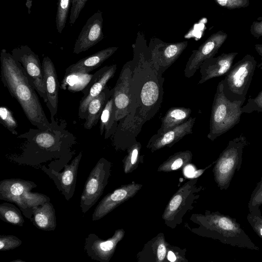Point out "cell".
Wrapping results in <instances>:
<instances>
[{"instance_id":"1","label":"cell","mask_w":262,"mask_h":262,"mask_svg":"<svg viewBox=\"0 0 262 262\" xmlns=\"http://www.w3.org/2000/svg\"><path fill=\"white\" fill-rule=\"evenodd\" d=\"M132 93L134 111L119 122L112 136L116 150H127L137 141L136 137L144 123L159 111L163 102L164 78L154 66L148 47L144 40L137 39L133 45Z\"/></svg>"},{"instance_id":"2","label":"cell","mask_w":262,"mask_h":262,"mask_svg":"<svg viewBox=\"0 0 262 262\" xmlns=\"http://www.w3.org/2000/svg\"><path fill=\"white\" fill-rule=\"evenodd\" d=\"M52 126L46 129L30 128L19 135L18 138L25 139L20 155L12 158L20 164L39 165L53 159H60L71 152L76 143L74 135L67 129L64 120L60 123L51 121Z\"/></svg>"},{"instance_id":"3","label":"cell","mask_w":262,"mask_h":262,"mask_svg":"<svg viewBox=\"0 0 262 262\" xmlns=\"http://www.w3.org/2000/svg\"><path fill=\"white\" fill-rule=\"evenodd\" d=\"M0 61L1 80L19 103L28 120L38 128H50L52 124L20 63L5 49L1 51Z\"/></svg>"},{"instance_id":"4","label":"cell","mask_w":262,"mask_h":262,"mask_svg":"<svg viewBox=\"0 0 262 262\" xmlns=\"http://www.w3.org/2000/svg\"><path fill=\"white\" fill-rule=\"evenodd\" d=\"M190 220L199 225L191 231L199 235L219 240L238 248L259 250L236 219L219 211L206 210L204 214H193Z\"/></svg>"},{"instance_id":"5","label":"cell","mask_w":262,"mask_h":262,"mask_svg":"<svg viewBox=\"0 0 262 262\" xmlns=\"http://www.w3.org/2000/svg\"><path fill=\"white\" fill-rule=\"evenodd\" d=\"M243 103L231 101L225 96L222 81L217 84L212 105L207 138L213 141L238 124Z\"/></svg>"},{"instance_id":"6","label":"cell","mask_w":262,"mask_h":262,"mask_svg":"<svg viewBox=\"0 0 262 262\" xmlns=\"http://www.w3.org/2000/svg\"><path fill=\"white\" fill-rule=\"evenodd\" d=\"M248 144L246 137L241 134L229 141L227 147L214 161L212 171L214 179L220 190H227L236 171L241 168L244 147Z\"/></svg>"},{"instance_id":"7","label":"cell","mask_w":262,"mask_h":262,"mask_svg":"<svg viewBox=\"0 0 262 262\" xmlns=\"http://www.w3.org/2000/svg\"><path fill=\"white\" fill-rule=\"evenodd\" d=\"M256 66L254 57L247 54L226 73L225 78L221 81L224 93L229 100L244 103Z\"/></svg>"},{"instance_id":"8","label":"cell","mask_w":262,"mask_h":262,"mask_svg":"<svg viewBox=\"0 0 262 262\" xmlns=\"http://www.w3.org/2000/svg\"><path fill=\"white\" fill-rule=\"evenodd\" d=\"M198 180L192 178L184 183L169 200L162 215L165 225L174 229L182 222L184 215L192 210L204 189L203 186H196Z\"/></svg>"},{"instance_id":"9","label":"cell","mask_w":262,"mask_h":262,"mask_svg":"<svg viewBox=\"0 0 262 262\" xmlns=\"http://www.w3.org/2000/svg\"><path fill=\"white\" fill-rule=\"evenodd\" d=\"M112 164L100 158L90 172L80 197L81 211L85 213L98 201L103 193L111 176Z\"/></svg>"},{"instance_id":"10","label":"cell","mask_w":262,"mask_h":262,"mask_svg":"<svg viewBox=\"0 0 262 262\" xmlns=\"http://www.w3.org/2000/svg\"><path fill=\"white\" fill-rule=\"evenodd\" d=\"M11 54L20 63L31 85L46 104L47 98L43 71L38 56L27 45L14 48Z\"/></svg>"},{"instance_id":"11","label":"cell","mask_w":262,"mask_h":262,"mask_svg":"<svg viewBox=\"0 0 262 262\" xmlns=\"http://www.w3.org/2000/svg\"><path fill=\"white\" fill-rule=\"evenodd\" d=\"M132 82V60H129L122 67L116 85L113 88L115 117L117 122L132 113L135 109Z\"/></svg>"},{"instance_id":"12","label":"cell","mask_w":262,"mask_h":262,"mask_svg":"<svg viewBox=\"0 0 262 262\" xmlns=\"http://www.w3.org/2000/svg\"><path fill=\"white\" fill-rule=\"evenodd\" d=\"M187 45V41L168 43L152 38L148 47L154 66L163 73L178 59Z\"/></svg>"},{"instance_id":"13","label":"cell","mask_w":262,"mask_h":262,"mask_svg":"<svg viewBox=\"0 0 262 262\" xmlns=\"http://www.w3.org/2000/svg\"><path fill=\"white\" fill-rule=\"evenodd\" d=\"M227 37L226 32L219 31L211 34L198 49L193 50L184 71L185 77H192L204 60L214 57Z\"/></svg>"},{"instance_id":"14","label":"cell","mask_w":262,"mask_h":262,"mask_svg":"<svg viewBox=\"0 0 262 262\" xmlns=\"http://www.w3.org/2000/svg\"><path fill=\"white\" fill-rule=\"evenodd\" d=\"M125 231L116 230L107 239L100 238L95 233H90L85 239L84 250L92 259L100 262H109L114 255L117 244L123 238Z\"/></svg>"},{"instance_id":"15","label":"cell","mask_w":262,"mask_h":262,"mask_svg":"<svg viewBox=\"0 0 262 262\" xmlns=\"http://www.w3.org/2000/svg\"><path fill=\"white\" fill-rule=\"evenodd\" d=\"M82 156V152L80 151L70 164L64 165V170L61 172L51 167L48 168L45 165L41 167V169L53 180L57 188L67 201H69L74 194L78 166Z\"/></svg>"},{"instance_id":"16","label":"cell","mask_w":262,"mask_h":262,"mask_svg":"<svg viewBox=\"0 0 262 262\" xmlns=\"http://www.w3.org/2000/svg\"><path fill=\"white\" fill-rule=\"evenodd\" d=\"M142 187V184L133 182L123 185L106 194L96 207L92 214V221H96L104 217L117 207L134 197Z\"/></svg>"},{"instance_id":"17","label":"cell","mask_w":262,"mask_h":262,"mask_svg":"<svg viewBox=\"0 0 262 262\" xmlns=\"http://www.w3.org/2000/svg\"><path fill=\"white\" fill-rule=\"evenodd\" d=\"M116 69V64L105 66L93 75L90 82L82 90L83 96L78 108V114L80 118L85 119L89 104L104 89L108 81L114 77Z\"/></svg>"},{"instance_id":"18","label":"cell","mask_w":262,"mask_h":262,"mask_svg":"<svg viewBox=\"0 0 262 262\" xmlns=\"http://www.w3.org/2000/svg\"><path fill=\"white\" fill-rule=\"evenodd\" d=\"M103 21L102 14L100 10L88 19L75 41L74 53L86 51L103 38Z\"/></svg>"},{"instance_id":"19","label":"cell","mask_w":262,"mask_h":262,"mask_svg":"<svg viewBox=\"0 0 262 262\" xmlns=\"http://www.w3.org/2000/svg\"><path fill=\"white\" fill-rule=\"evenodd\" d=\"M196 118L190 117L185 123L163 133L154 134L149 140L146 147L151 152L165 147H171L184 136L192 133Z\"/></svg>"},{"instance_id":"20","label":"cell","mask_w":262,"mask_h":262,"mask_svg":"<svg viewBox=\"0 0 262 262\" xmlns=\"http://www.w3.org/2000/svg\"><path fill=\"white\" fill-rule=\"evenodd\" d=\"M41 63L47 93L46 105L50 113L51 121H53L58 111L59 83L54 64L51 59L46 56L43 57Z\"/></svg>"},{"instance_id":"21","label":"cell","mask_w":262,"mask_h":262,"mask_svg":"<svg viewBox=\"0 0 262 262\" xmlns=\"http://www.w3.org/2000/svg\"><path fill=\"white\" fill-rule=\"evenodd\" d=\"M237 52L223 53L204 60L200 67L201 78L199 84H203L212 78L225 75L232 66Z\"/></svg>"},{"instance_id":"22","label":"cell","mask_w":262,"mask_h":262,"mask_svg":"<svg viewBox=\"0 0 262 262\" xmlns=\"http://www.w3.org/2000/svg\"><path fill=\"white\" fill-rule=\"evenodd\" d=\"M118 49L116 47H108L82 58L68 67L66 69L65 75L72 73L88 74L99 67Z\"/></svg>"},{"instance_id":"23","label":"cell","mask_w":262,"mask_h":262,"mask_svg":"<svg viewBox=\"0 0 262 262\" xmlns=\"http://www.w3.org/2000/svg\"><path fill=\"white\" fill-rule=\"evenodd\" d=\"M163 233L148 241L137 254L138 261L163 262L167 258V245Z\"/></svg>"},{"instance_id":"24","label":"cell","mask_w":262,"mask_h":262,"mask_svg":"<svg viewBox=\"0 0 262 262\" xmlns=\"http://www.w3.org/2000/svg\"><path fill=\"white\" fill-rule=\"evenodd\" d=\"M37 185L33 182L20 179H8L0 182V199L12 203L22 194L31 191Z\"/></svg>"},{"instance_id":"25","label":"cell","mask_w":262,"mask_h":262,"mask_svg":"<svg viewBox=\"0 0 262 262\" xmlns=\"http://www.w3.org/2000/svg\"><path fill=\"white\" fill-rule=\"evenodd\" d=\"M113 92V88L110 89L106 86L98 96L91 100L86 112L83 124L85 129H91L97 124L100 120L102 111Z\"/></svg>"},{"instance_id":"26","label":"cell","mask_w":262,"mask_h":262,"mask_svg":"<svg viewBox=\"0 0 262 262\" xmlns=\"http://www.w3.org/2000/svg\"><path fill=\"white\" fill-rule=\"evenodd\" d=\"M32 222L36 228L41 230H54L57 223L55 210L53 204L48 202L35 207Z\"/></svg>"},{"instance_id":"27","label":"cell","mask_w":262,"mask_h":262,"mask_svg":"<svg viewBox=\"0 0 262 262\" xmlns=\"http://www.w3.org/2000/svg\"><path fill=\"white\" fill-rule=\"evenodd\" d=\"M48 202H50V199L47 195L27 191L17 198L14 204L18 207L25 216L32 222L34 207Z\"/></svg>"},{"instance_id":"28","label":"cell","mask_w":262,"mask_h":262,"mask_svg":"<svg viewBox=\"0 0 262 262\" xmlns=\"http://www.w3.org/2000/svg\"><path fill=\"white\" fill-rule=\"evenodd\" d=\"M191 112V110L188 107H170L161 119V127L157 133L166 132L185 123L190 117Z\"/></svg>"},{"instance_id":"29","label":"cell","mask_w":262,"mask_h":262,"mask_svg":"<svg viewBox=\"0 0 262 262\" xmlns=\"http://www.w3.org/2000/svg\"><path fill=\"white\" fill-rule=\"evenodd\" d=\"M108 100L100 118V134L104 133V139L112 137L116 132L118 122L116 120V110L113 95Z\"/></svg>"},{"instance_id":"30","label":"cell","mask_w":262,"mask_h":262,"mask_svg":"<svg viewBox=\"0 0 262 262\" xmlns=\"http://www.w3.org/2000/svg\"><path fill=\"white\" fill-rule=\"evenodd\" d=\"M192 154L189 150L181 151L174 154L163 162L158 168L159 172H171L189 165Z\"/></svg>"},{"instance_id":"31","label":"cell","mask_w":262,"mask_h":262,"mask_svg":"<svg viewBox=\"0 0 262 262\" xmlns=\"http://www.w3.org/2000/svg\"><path fill=\"white\" fill-rule=\"evenodd\" d=\"M21 211L10 202L0 204V219L4 222L22 227L25 220Z\"/></svg>"},{"instance_id":"32","label":"cell","mask_w":262,"mask_h":262,"mask_svg":"<svg viewBox=\"0 0 262 262\" xmlns=\"http://www.w3.org/2000/svg\"><path fill=\"white\" fill-rule=\"evenodd\" d=\"M141 148V144L138 141L127 148V155L122 160L124 173L133 172L137 169L139 164L143 162Z\"/></svg>"},{"instance_id":"33","label":"cell","mask_w":262,"mask_h":262,"mask_svg":"<svg viewBox=\"0 0 262 262\" xmlns=\"http://www.w3.org/2000/svg\"><path fill=\"white\" fill-rule=\"evenodd\" d=\"M72 0H58L56 16V29L59 33H61L64 28L69 10L72 6Z\"/></svg>"},{"instance_id":"34","label":"cell","mask_w":262,"mask_h":262,"mask_svg":"<svg viewBox=\"0 0 262 262\" xmlns=\"http://www.w3.org/2000/svg\"><path fill=\"white\" fill-rule=\"evenodd\" d=\"M1 123L8 129L12 134L17 135L16 130L18 124L13 113L6 106L0 107Z\"/></svg>"},{"instance_id":"35","label":"cell","mask_w":262,"mask_h":262,"mask_svg":"<svg viewBox=\"0 0 262 262\" xmlns=\"http://www.w3.org/2000/svg\"><path fill=\"white\" fill-rule=\"evenodd\" d=\"M247 220L253 231L262 239V215L259 208L250 211Z\"/></svg>"},{"instance_id":"36","label":"cell","mask_w":262,"mask_h":262,"mask_svg":"<svg viewBox=\"0 0 262 262\" xmlns=\"http://www.w3.org/2000/svg\"><path fill=\"white\" fill-rule=\"evenodd\" d=\"M262 205V177L252 191L248 204L249 212L259 208Z\"/></svg>"},{"instance_id":"37","label":"cell","mask_w":262,"mask_h":262,"mask_svg":"<svg viewBox=\"0 0 262 262\" xmlns=\"http://www.w3.org/2000/svg\"><path fill=\"white\" fill-rule=\"evenodd\" d=\"M22 241L13 235H0V251L13 250L21 245Z\"/></svg>"},{"instance_id":"38","label":"cell","mask_w":262,"mask_h":262,"mask_svg":"<svg viewBox=\"0 0 262 262\" xmlns=\"http://www.w3.org/2000/svg\"><path fill=\"white\" fill-rule=\"evenodd\" d=\"M167 259L171 262L186 261L185 252L186 250H182L179 247L172 246L169 244L167 245Z\"/></svg>"},{"instance_id":"39","label":"cell","mask_w":262,"mask_h":262,"mask_svg":"<svg viewBox=\"0 0 262 262\" xmlns=\"http://www.w3.org/2000/svg\"><path fill=\"white\" fill-rule=\"evenodd\" d=\"M242 113H250L253 111L262 112V90L254 98H250L244 106L242 107Z\"/></svg>"},{"instance_id":"40","label":"cell","mask_w":262,"mask_h":262,"mask_svg":"<svg viewBox=\"0 0 262 262\" xmlns=\"http://www.w3.org/2000/svg\"><path fill=\"white\" fill-rule=\"evenodd\" d=\"M220 6L232 10L246 8L250 5L249 0H214Z\"/></svg>"},{"instance_id":"41","label":"cell","mask_w":262,"mask_h":262,"mask_svg":"<svg viewBox=\"0 0 262 262\" xmlns=\"http://www.w3.org/2000/svg\"><path fill=\"white\" fill-rule=\"evenodd\" d=\"M88 0H72L70 10V24L72 26L78 18Z\"/></svg>"},{"instance_id":"42","label":"cell","mask_w":262,"mask_h":262,"mask_svg":"<svg viewBox=\"0 0 262 262\" xmlns=\"http://www.w3.org/2000/svg\"><path fill=\"white\" fill-rule=\"evenodd\" d=\"M250 32L254 37H262V18L259 21H254L250 27Z\"/></svg>"},{"instance_id":"43","label":"cell","mask_w":262,"mask_h":262,"mask_svg":"<svg viewBox=\"0 0 262 262\" xmlns=\"http://www.w3.org/2000/svg\"><path fill=\"white\" fill-rule=\"evenodd\" d=\"M254 47L257 53L262 57V44H256Z\"/></svg>"},{"instance_id":"44","label":"cell","mask_w":262,"mask_h":262,"mask_svg":"<svg viewBox=\"0 0 262 262\" xmlns=\"http://www.w3.org/2000/svg\"><path fill=\"white\" fill-rule=\"evenodd\" d=\"M11 262H25V261L21 259H16V260H13Z\"/></svg>"}]
</instances>
